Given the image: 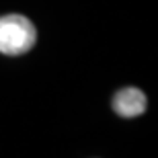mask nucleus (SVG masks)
Listing matches in <instances>:
<instances>
[{
  "label": "nucleus",
  "mask_w": 158,
  "mask_h": 158,
  "mask_svg": "<svg viewBox=\"0 0 158 158\" xmlns=\"http://www.w3.org/2000/svg\"><path fill=\"white\" fill-rule=\"evenodd\" d=\"M113 109L121 117H138L146 111V94L140 88H121L113 99Z\"/></svg>",
  "instance_id": "nucleus-2"
},
{
  "label": "nucleus",
  "mask_w": 158,
  "mask_h": 158,
  "mask_svg": "<svg viewBox=\"0 0 158 158\" xmlns=\"http://www.w3.org/2000/svg\"><path fill=\"white\" fill-rule=\"evenodd\" d=\"M35 25L23 15L0 17V53L4 56H23L35 45Z\"/></svg>",
  "instance_id": "nucleus-1"
}]
</instances>
